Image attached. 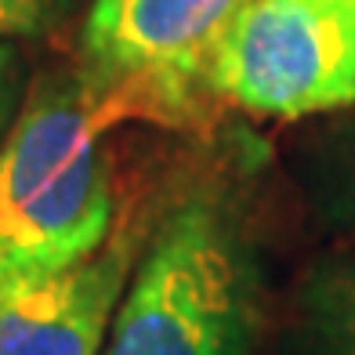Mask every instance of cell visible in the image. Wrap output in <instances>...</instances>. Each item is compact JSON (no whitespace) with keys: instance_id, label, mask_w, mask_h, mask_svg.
I'll return each instance as SVG.
<instances>
[{"instance_id":"obj_1","label":"cell","mask_w":355,"mask_h":355,"mask_svg":"<svg viewBox=\"0 0 355 355\" xmlns=\"http://www.w3.org/2000/svg\"><path fill=\"white\" fill-rule=\"evenodd\" d=\"M229 178H196L156 211L102 355H257L265 261Z\"/></svg>"},{"instance_id":"obj_2","label":"cell","mask_w":355,"mask_h":355,"mask_svg":"<svg viewBox=\"0 0 355 355\" xmlns=\"http://www.w3.org/2000/svg\"><path fill=\"white\" fill-rule=\"evenodd\" d=\"M109 120L80 69L40 73L0 145V268L51 272L98 250L120 221Z\"/></svg>"},{"instance_id":"obj_3","label":"cell","mask_w":355,"mask_h":355,"mask_svg":"<svg viewBox=\"0 0 355 355\" xmlns=\"http://www.w3.org/2000/svg\"><path fill=\"white\" fill-rule=\"evenodd\" d=\"M247 0H91L80 76L109 123L185 127L214 98L218 47Z\"/></svg>"},{"instance_id":"obj_4","label":"cell","mask_w":355,"mask_h":355,"mask_svg":"<svg viewBox=\"0 0 355 355\" xmlns=\"http://www.w3.org/2000/svg\"><path fill=\"white\" fill-rule=\"evenodd\" d=\"M211 91L261 120L355 109V0H247L218 47Z\"/></svg>"},{"instance_id":"obj_5","label":"cell","mask_w":355,"mask_h":355,"mask_svg":"<svg viewBox=\"0 0 355 355\" xmlns=\"http://www.w3.org/2000/svg\"><path fill=\"white\" fill-rule=\"evenodd\" d=\"M156 214H127L98 250L51 272L0 268V355H102Z\"/></svg>"},{"instance_id":"obj_6","label":"cell","mask_w":355,"mask_h":355,"mask_svg":"<svg viewBox=\"0 0 355 355\" xmlns=\"http://www.w3.org/2000/svg\"><path fill=\"white\" fill-rule=\"evenodd\" d=\"M276 355H355V250H327L286 294Z\"/></svg>"},{"instance_id":"obj_7","label":"cell","mask_w":355,"mask_h":355,"mask_svg":"<svg viewBox=\"0 0 355 355\" xmlns=\"http://www.w3.org/2000/svg\"><path fill=\"white\" fill-rule=\"evenodd\" d=\"M301 189L327 229L355 243V109L334 112L301 149Z\"/></svg>"},{"instance_id":"obj_8","label":"cell","mask_w":355,"mask_h":355,"mask_svg":"<svg viewBox=\"0 0 355 355\" xmlns=\"http://www.w3.org/2000/svg\"><path fill=\"white\" fill-rule=\"evenodd\" d=\"M76 15V0H0V40H40Z\"/></svg>"},{"instance_id":"obj_9","label":"cell","mask_w":355,"mask_h":355,"mask_svg":"<svg viewBox=\"0 0 355 355\" xmlns=\"http://www.w3.org/2000/svg\"><path fill=\"white\" fill-rule=\"evenodd\" d=\"M26 94H29V69L22 47L0 40V145L19 120Z\"/></svg>"}]
</instances>
